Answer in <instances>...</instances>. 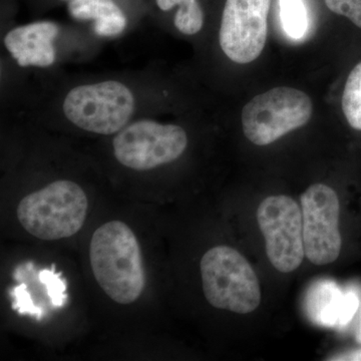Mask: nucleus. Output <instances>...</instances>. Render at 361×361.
Wrapping results in <instances>:
<instances>
[{"label": "nucleus", "mask_w": 361, "mask_h": 361, "mask_svg": "<svg viewBox=\"0 0 361 361\" xmlns=\"http://www.w3.org/2000/svg\"><path fill=\"white\" fill-rule=\"evenodd\" d=\"M311 115L312 102L305 92L293 87H275L246 104L242 111V127L249 141L267 146L305 126Z\"/></svg>", "instance_id": "nucleus-5"}, {"label": "nucleus", "mask_w": 361, "mask_h": 361, "mask_svg": "<svg viewBox=\"0 0 361 361\" xmlns=\"http://www.w3.org/2000/svg\"><path fill=\"white\" fill-rule=\"evenodd\" d=\"M332 13L345 16L361 28V0H324Z\"/></svg>", "instance_id": "nucleus-16"}, {"label": "nucleus", "mask_w": 361, "mask_h": 361, "mask_svg": "<svg viewBox=\"0 0 361 361\" xmlns=\"http://www.w3.org/2000/svg\"><path fill=\"white\" fill-rule=\"evenodd\" d=\"M118 163L135 171L153 170L179 159L188 135L179 126L139 121L126 126L113 142Z\"/></svg>", "instance_id": "nucleus-6"}, {"label": "nucleus", "mask_w": 361, "mask_h": 361, "mask_svg": "<svg viewBox=\"0 0 361 361\" xmlns=\"http://www.w3.org/2000/svg\"><path fill=\"white\" fill-rule=\"evenodd\" d=\"M339 210L338 197L326 185H312L301 197L304 252L313 264H329L341 254Z\"/></svg>", "instance_id": "nucleus-8"}, {"label": "nucleus", "mask_w": 361, "mask_h": 361, "mask_svg": "<svg viewBox=\"0 0 361 361\" xmlns=\"http://www.w3.org/2000/svg\"><path fill=\"white\" fill-rule=\"evenodd\" d=\"M90 261L94 279L114 302L129 305L146 287L141 246L122 221L104 223L92 234Z\"/></svg>", "instance_id": "nucleus-1"}, {"label": "nucleus", "mask_w": 361, "mask_h": 361, "mask_svg": "<svg viewBox=\"0 0 361 361\" xmlns=\"http://www.w3.org/2000/svg\"><path fill=\"white\" fill-rule=\"evenodd\" d=\"M39 280L47 285V290L52 303L56 306H61L63 302L66 286L59 275H56L54 271L42 270L39 273Z\"/></svg>", "instance_id": "nucleus-17"}, {"label": "nucleus", "mask_w": 361, "mask_h": 361, "mask_svg": "<svg viewBox=\"0 0 361 361\" xmlns=\"http://www.w3.org/2000/svg\"><path fill=\"white\" fill-rule=\"evenodd\" d=\"M89 200L82 188L70 180H58L25 196L16 215L32 236L45 241L77 234L87 219Z\"/></svg>", "instance_id": "nucleus-2"}, {"label": "nucleus", "mask_w": 361, "mask_h": 361, "mask_svg": "<svg viewBox=\"0 0 361 361\" xmlns=\"http://www.w3.org/2000/svg\"><path fill=\"white\" fill-rule=\"evenodd\" d=\"M356 341H357L358 343L361 344V319L360 322V325H358L357 331H356Z\"/></svg>", "instance_id": "nucleus-21"}, {"label": "nucleus", "mask_w": 361, "mask_h": 361, "mask_svg": "<svg viewBox=\"0 0 361 361\" xmlns=\"http://www.w3.org/2000/svg\"><path fill=\"white\" fill-rule=\"evenodd\" d=\"M59 26L51 21H39L18 26L4 39L7 51L20 66H49L56 59L54 40Z\"/></svg>", "instance_id": "nucleus-10"}, {"label": "nucleus", "mask_w": 361, "mask_h": 361, "mask_svg": "<svg viewBox=\"0 0 361 361\" xmlns=\"http://www.w3.org/2000/svg\"><path fill=\"white\" fill-rule=\"evenodd\" d=\"M344 292L336 283L324 280L311 287L306 299V310L313 322L320 326L338 327Z\"/></svg>", "instance_id": "nucleus-12"}, {"label": "nucleus", "mask_w": 361, "mask_h": 361, "mask_svg": "<svg viewBox=\"0 0 361 361\" xmlns=\"http://www.w3.org/2000/svg\"><path fill=\"white\" fill-rule=\"evenodd\" d=\"M68 11L78 20H94V30L101 37L120 35L127 18L113 0H71Z\"/></svg>", "instance_id": "nucleus-11"}, {"label": "nucleus", "mask_w": 361, "mask_h": 361, "mask_svg": "<svg viewBox=\"0 0 361 361\" xmlns=\"http://www.w3.org/2000/svg\"><path fill=\"white\" fill-rule=\"evenodd\" d=\"M358 307H360V299L357 294L353 291L344 292L343 305H342L341 320L338 323L339 329L348 326V323L355 317Z\"/></svg>", "instance_id": "nucleus-18"}, {"label": "nucleus", "mask_w": 361, "mask_h": 361, "mask_svg": "<svg viewBox=\"0 0 361 361\" xmlns=\"http://www.w3.org/2000/svg\"><path fill=\"white\" fill-rule=\"evenodd\" d=\"M342 111L349 125L361 130V63L349 73L343 94Z\"/></svg>", "instance_id": "nucleus-13"}, {"label": "nucleus", "mask_w": 361, "mask_h": 361, "mask_svg": "<svg viewBox=\"0 0 361 361\" xmlns=\"http://www.w3.org/2000/svg\"><path fill=\"white\" fill-rule=\"evenodd\" d=\"M63 109L66 118L80 129L113 135L129 123L135 111V97L122 82L106 80L71 90Z\"/></svg>", "instance_id": "nucleus-4"}, {"label": "nucleus", "mask_w": 361, "mask_h": 361, "mask_svg": "<svg viewBox=\"0 0 361 361\" xmlns=\"http://www.w3.org/2000/svg\"><path fill=\"white\" fill-rule=\"evenodd\" d=\"M280 16L285 32L300 39L308 28V16L302 0H280Z\"/></svg>", "instance_id": "nucleus-14"}, {"label": "nucleus", "mask_w": 361, "mask_h": 361, "mask_svg": "<svg viewBox=\"0 0 361 361\" xmlns=\"http://www.w3.org/2000/svg\"><path fill=\"white\" fill-rule=\"evenodd\" d=\"M329 360L334 361H361V348L350 353H341V355L334 356Z\"/></svg>", "instance_id": "nucleus-19"}, {"label": "nucleus", "mask_w": 361, "mask_h": 361, "mask_svg": "<svg viewBox=\"0 0 361 361\" xmlns=\"http://www.w3.org/2000/svg\"><path fill=\"white\" fill-rule=\"evenodd\" d=\"M200 270L204 295L213 307L239 314L258 307V278L238 251L228 246L213 247L202 257Z\"/></svg>", "instance_id": "nucleus-3"}, {"label": "nucleus", "mask_w": 361, "mask_h": 361, "mask_svg": "<svg viewBox=\"0 0 361 361\" xmlns=\"http://www.w3.org/2000/svg\"><path fill=\"white\" fill-rule=\"evenodd\" d=\"M185 0H157V4L160 7L161 11H168L173 7L180 6Z\"/></svg>", "instance_id": "nucleus-20"}, {"label": "nucleus", "mask_w": 361, "mask_h": 361, "mask_svg": "<svg viewBox=\"0 0 361 361\" xmlns=\"http://www.w3.org/2000/svg\"><path fill=\"white\" fill-rule=\"evenodd\" d=\"M257 221L271 264L283 273L297 269L305 255L302 211L298 204L284 195L268 197L259 206Z\"/></svg>", "instance_id": "nucleus-7"}, {"label": "nucleus", "mask_w": 361, "mask_h": 361, "mask_svg": "<svg viewBox=\"0 0 361 361\" xmlns=\"http://www.w3.org/2000/svg\"><path fill=\"white\" fill-rule=\"evenodd\" d=\"M271 0H226L219 42L228 59L240 65L255 61L264 49Z\"/></svg>", "instance_id": "nucleus-9"}, {"label": "nucleus", "mask_w": 361, "mask_h": 361, "mask_svg": "<svg viewBox=\"0 0 361 361\" xmlns=\"http://www.w3.org/2000/svg\"><path fill=\"white\" fill-rule=\"evenodd\" d=\"M176 27L184 35H193L203 27L204 13L197 0H185L175 16Z\"/></svg>", "instance_id": "nucleus-15"}]
</instances>
